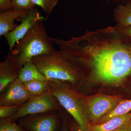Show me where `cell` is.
<instances>
[{
	"mask_svg": "<svg viewBox=\"0 0 131 131\" xmlns=\"http://www.w3.org/2000/svg\"><path fill=\"white\" fill-rule=\"evenodd\" d=\"M59 50L82 73L98 81L117 84L131 77V57L126 48L127 38L118 26L95 31L68 40L52 38Z\"/></svg>",
	"mask_w": 131,
	"mask_h": 131,
	"instance_id": "1",
	"label": "cell"
},
{
	"mask_svg": "<svg viewBox=\"0 0 131 131\" xmlns=\"http://www.w3.org/2000/svg\"><path fill=\"white\" fill-rule=\"evenodd\" d=\"M32 62L39 71L49 80L68 82L78 85L83 74L70 60L59 50L34 58Z\"/></svg>",
	"mask_w": 131,
	"mask_h": 131,
	"instance_id": "2",
	"label": "cell"
},
{
	"mask_svg": "<svg viewBox=\"0 0 131 131\" xmlns=\"http://www.w3.org/2000/svg\"><path fill=\"white\" fill-rule=\"evenodd\" d=\"M53 43L52 38L47 35L43 20H40L16 43L11 53L15 56L23 67L35 57L53 51Z\"/></svg>",
	"mask_w": 131,
	"mask_h": 131,
	"instance_id": "3",
	"label": "cell"
},
{
	"mask_svg": "<svg viewBox=\"0 0 131 131\" xmlns=\"http://www.w3.org/2000/svg\"><path fill=\"white\" fill-rule=\"evenodd\" d=\"M49 91L73 117L80 128L88 131L90 124L86 111L85 96L75 88L60 81L51 80Z\"/></svg>",
	"mask_w": 131,
	"mask_h": 131,
	"instance_id": "4",
	"label": "cell"
},
{
	"mask_svg": "<svg viewBox=\"0 0 131 131\" xmlns=\"http://www.w3.org/2000/svg\"><path fill=\"white\" fill-rule=\"evenodd\" d=\"M85 99L87 115L90 125H92L112 112L123 100V97L97 94L85 96Z\"/></svg>",
	"mask_w": 131,
	"mask_h": 131,
	"instance_id": "5",
	"label": "cell"
},
{
	"mask_svg": "<svg viewBox=\"0 0 131 131\" xmlns=\"http://www.w3.org/2000/svg\"><path fill=\"white\" fill-rule=\"evenodd\" d=\"M61 105L57 100L48 91L38 96L32 97L20 106L17 112L8 120H16L27 115L46 113L57 110Z\"/></svg>",
	"mask_w": 131,
	"mask_h": 131,
	"instance_id": "6",
	"label": "cell"
},
{
	"mask_svg": "<svg viewBox=\"0 0 131 131\" xmlns=\"http://www.w3.org/2000/svg\"><path fill=\"white\" fill-rule=\"evenodd\" d=\"M27 115L19 119V125L28 131H57L59 118L57 113Z\"/></svg>",
	"mask_w": 131,
	"mask_h": 131,
	"instance_id": "7",
	"label": "cell"
},
{
	"mask_svg": "<svg viewBox=\"0 0 131 131\" xmlns=\"http://www.w3.org/2000/svg\"><path fill=\"white\" fill-rule=\"evenodd\" d=\"M1 93L0 106H21L32 97L19 78L8 85Z\"/></svg>",
	"mask_w": 131,
	"mask_h": 131,
	"instance_id": "8",
	"label": "cell"
},
{
	"mask_svg": "<svg viewBox=\"0 0 131 131\" xmlns=\"http://www.w3.org/2000/svg\"><path fill=\"white\" fill-rule=\"evenodd\" d=\"M43 19L37 9L30 11L27 15L20 19L21 23L13 30L3 36L7 41L10 52L13 51L16 43L24 37L35 24Z\"/></svg>",
	"mask_w": 131,
	"mask_h": 131,
	"instance_id": "9",
	"label": "cell"
},
{
	"mask_svg": "<svg viewBox=\"0 0 131 131\" xmlns=\"http://www.w3.org/2000/svg\"><path fill=\"white\" fill-rule=\"evenodd\" d=\"M22 67L14 55L8 53L0 63V92L19 77Z\"/></svg>",
	"mask_w": 131,
	"mask_h": 131,
	"instance_id": "10",
	"label": "cell"
},
{
	"mask_svg": "<svg viewBox=\"0 0 131 131\" xmlns=\"http://www.w3.org/2000/svg\"><path fill=\"white\" fill-rule=\"evenodd\" d=\"M30 11L12 9L0 13V36L13 30L17 27L15 24L16 19H21L28 15Z\"/></svg>",
	"mask_w": 131,
	"mask_h": 131,
	"instance_id": "11",
	"label": "cell"
},
{
	"mask_svg": "<svg viewBox=\"0 0 131 131\" xmlns=\"http://www.w3.org/2000/svg\"><path fill=\"white\" fill-rule=\"evenodd\" d=\"M131 119V112L114 117L102 124L90 125L87 131H114Z\"/></svg>",
	"mask_w": 131,
	"mask_h": 131,
	"instance_id": "12",
	"label": "cell"
},
{
	"mask_svg": "<svg viewBox=\"0 0 131 131\" xmlns=\"http://www.w3.org/2000/svg\"><path fill=\"white\" fill-rule=\"evenodd\" d=\"M18 78L24 82L34 80H49L40 73L32 61L27 63L22 67Z\"/></svg>",
	"mask_w": 131,
	"mask_h": 131,
	"instance_id": "13",
	"label": "cell"
},
{
	"mask_svg": "<svg viewBox=\"0 0 131 131\" xmlns=\"http://www.w3.org/2000/svg\"><path fill=\"white\" fill-rule=\"evenodd\" d=\"M114 15L118 27L131 26V2L119 6L115 11Z\"/></svg>",
	"mask_w": 131,
	"mask_h": 131,
	"instance_id": "14",
	"label": "cell"
},
{
	"mask_svg": "<svg viewBox=\"0 0 131 131\" xmlns=\"http://www.w3.org/2000/svg\"><path fill=\"white\" fill-rule=\"evenodd\" d=\"M51 80H34L24 82L26 89L32 97L37 96L49 91Z\"/></svg>",
	"mask_w": 131,
	"mask_h": 131,
	"instance_id": "15",
	"label": "cell"
},
{
	"mask_svg": "<svg viewBox=\"0 0 131 131\" xmlns=\"http://www.w3.org/2000/svg\"><path fill=\"white\" fill-rule=\"evenodd\" d=\"M131 111V100H123L112 112L105 115L94 124H102L114 117L127 114L130 112Z\"/></svg>",
	"mask_w": 131,
	"mask_h": 131,
	"instance_id": "16",
	"label": "cell"
},
{
	"mask_svg": "<svg viewBox=\"0 0 131 131\" xmlns=\"http://www.w3.org/2000/svg\"><path fill=\"white\" fill-rule=\"evenodd\" d=\"M33 3L41 8L45 13L50 15L60 0H31Z\"/></svg>",
	"mask_w": 131,
	"mask_h": 131,
	"instance_id": "17",
	"label": "cell"
},
{
	"mask_svg": "<svg viewBox=\"0 0 131 131\" xmlns=\"http://www.w3.org/2000/svg\"><path fill=\"white\" fill-rule=\"evenodd\" d=\"M0 131H28L15 122L7 119L0 120Z\"/></svg>",
	"mask_w": 131,
	"mask_h": 131,
	"instance_id": "18",
	"label": "cell"
},
{
	"mask_svg": "<svg viewBox=\"0 0 131 131\" xmlns=\"http://www.w3.org/2000/svg\"><path fill=\"white\" fill-rule=\"evenodd\" d=\"M13 9L31 11L35 9V5L31 0H13Z\"/></svg>",
	"mask_w": 131,
	"mask_h": 131,
	"instance_id": "19",
	"label": "cell"
},
{
	"mask_svg": "<svg viewBox=\"0 0 131 131\" xmlns=\"http://www.w3.org/2000/svg\"><path fill=\"white\" fill-rule=\"evenodd\" d=\"M20 106L15 105L0 106V118L7 119L12 117L17 112Z\"/></svg>",
	"mask_w": 131,
	"mask_h": 131,
	"instance_id": "20",
	"label": "cell"
},
{
	"mask_svg": "<svg viewBox=\"0 0 131 131\" xmlns=\"http://www.w3.org/2000/svg\"><path fill=\"white\" fill-rule=\"evenodd\" d=\"M13 0H0V12H6L13 9Z\"/></svg>",
	"mask_w": 131,
	"mask_h": 131,
	"instance_id": "21",
	"label": "cell"
},
{
	"mask_svg": "<svg viewBox=\"0 0 131 131\" xmlns=\"http://www.w3.org/2000/svg\"><path fill=\"white\" fill-rule=\"evenodd\" d=\"M118 28L120 31L131 40V26Z\"/></svg>",
	"mask_w": 131,
	"mask_h": 131,
	"instance_id": "22",
	"label": "cell"
},
{
	"mask_svg": "<svg viewBox=\"0 0 131 131\" xmlns=\"http://www.w3.org/2000/svg\"><path fill=\"white\" fill-rule=\"evenodd\" d=\"M114 131H131V119Z\"/></svg>",
	"mask_w": 131,
	"mask_h": 131,
	"instance_id": "23",
	"label": "cell"
},
{
	"mask_svg": "<svg viewBox=\"0 0 131 131\" xmlns=\"http://www.w3.org/2000/svg\"><path fill=\"white\" fill-rule=\"evenodd\" d=\"M68 126L70 131H84L80 128L76 122L75 124H71Z\"/></svg>",
	"mask_w": 131,
	"mask_h": 131,
	"instance_id": "24",
	"label": "cell"
},
{
	"mask_svg": "<svg viewBox=\"0 0 131 131\" xmlns=\"http://www.w3.org/2000/svg\"><path fill=\"white\" fill-rule=\"evenodd\" d=\"M126 48L128 52L131 57V40L127 38L126 44Z\"/></svg>",
	"mask_w": 131,
	"mask_h": 131,
	"instance_id": "25",
	"label": "cell"
},
{
	"mask_svg": "<svg viewBox=\"0 0 131 131\" xmlns=\"http://www.w3.org/2000/svg\"><path fill=\"white\" fill-rule=\"evenodd\" d=\"M59 131H70V130L69 129L67 124L63 121Z\"/></svg>",
	"mask_w": 131,
	"mask_h": 131,
	"instance_id": "26",
	"label": "cell"
},
{
	"mask_svg": "<svg viewBox=\"0 0 131 131\" xmlns=\"http://www.w3.org/2000/svg\"><path fill=\"white\" fill-rule=\"evenodd\" d=\"M112 1H121L125 2L126 3L131 2V0H112Z\"/></svg>",
	"mask_w": 131,
	"mask_h": 131,
	"instance_id": "27",
	"label": "cell"
},
{
	"mask_svg": "<svg viewBox=\"0 0 131 131\" xmlns=\"http://www.w3.org/2000/svg\"></svg>",
	"mask_w": 131,
	"mask_h": 131,
	"instance_id": "28",
	"label": "cell"
}]
</instances>
